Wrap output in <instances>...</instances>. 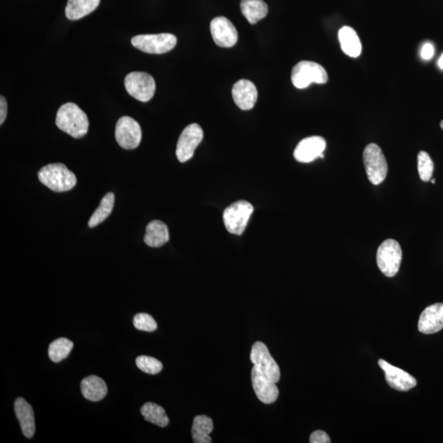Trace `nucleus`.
<instances>
[{"instance_id": "f257e3e1", "label": "nucleus", "mask_w": 443, "mask_h": 443, "mask_svg": "<svg viewBox=\"0 0 443 443\" xmlns=\"http://www.w3.org/2000/svg\"><path fill=\"white\" fill-rule=\"evenodd\" d=\"M55 123L60 130L77 139L85 137L89 130L87 115L78 105L71 102L59 109Z\"/></svg>"}, {"instance_id": "f03ea898", "label": "nucleus", "mask_w": 443, "mask_h": 443, "mask_svg": "<svg viewBox=\"0 0 443 443\" xmlns=\"http://www.w3.org/2000/svg\"><path fill=\"white\" fill-rule=\"evenodd\" d=\"M40 182L55 192L72 190L77 185L76 175L63 164H49L40 169L38 173Z\"/></svg>"}, {"instance_id": "7ed1b4c3", "label": "nucleus", "mask_w": 443, "mask_h": 443, "mask_svg": "<svg viewBox=\"0 0 443 443\" xmlns=\"http://www.w3.org/2000/svg\"><path fill=\"white\" fill-rule=\"evenodd\" d=\"M329 80L327 73L320 64L311 61H301L292 71V81L298 89L306 88L311 83L325 84Z\"/></svg>"}, {"instance_id": "20e7f679", "label": "nucleus", "mask_w": 443, "mask_h": 443, "mask_svg": "<svg viewBox=\"0 0 443 443\" xmlns=\"http://www.w3.org/2000/svg\"><path fill=\"white\" fill-rule=\"evenodd\" d=\"M403 251L400 244L395 240L387 239L382 242L377 251L378 269L389 278L398 273Z\"/></svg>"}, {"instance_id": "39448f33", "label": "nucleus", "mask_w": 443, "mask_h": 443, "mask_svg": "<svg viewBox=\"0 0 443 443\" xmlns=\"http://www.w3.org/2000/svg\"><path fill=\"white\" fill-rule=\"evenodd\" d=\"M363 160L369 181L375 186L384 182L389 169L381 148L373 143L368 145L364 150Z\"/></svg>"}, {"instance_id": "423d86ee", "label": "nucleus", "mask_w": 443, "mask_h": 443, "mask_svg": "<svg viewBox=\"0 0 443 443\" xmlns=\"http://www.w3.org/2000/svg\"><path fill=\"white\" fill-rule=\"evenodd\" d=\"M253 211V205L247 201H240L233 203L224 210V223L226 229L230 233L240 236L246 230Z\"/></svg>"}, {"instance_id": "0eeeda50", "label": "nucleus", "mask_w": 443, "mask_h": 443, "mask_svg": "<svg viewBox=\"0 0 443 443\" xmlns=\"http://www.w3.org/2000/svg\"><path fill=\"white\" fill-rule=\"evenodd\" d=\"M134 47L148 54H162L169 52L177 45L173 34L138 35L132 39Z\"/></svg>"}, {"instance_id": "6e6552de", "label": "nucleus", "mask_w": 443, "mask_h": 443, "mask_svg": "<svg viewBox=\"0 0 443 443\" xmlns=\"http://www.w3.org/2000/svg\"><path fill=\"white\" fill-rule=\"evenodd\" d=\"M124 85L127 93L141 102H148L155 93V81L146 72L129 73L124 80Z\"/></svg>"}, {"instance_id": "1a4fd4ad", "label": "nucleus", "mask_w": 443, "mask_h": 443, "mask_svg": "<svg viewBox=\"0 0 443 443\" xmlns=\"http://www.w3.org/2000/svg\"><path fill=\"white\" fill-rule=\"evenodd\" d=\"M115 137L118 145L125 150L136 149L139 146L142 132L139 123L131 117L120 118L115 128Z\"/></svg>"}, {"instance_id": "9d476101", "label": "nucleus", "mask_w": 443, "mask_h": 443, "mask_svg": "<svg viewBox=\"0 0 443 443\" xmlns=\"http://www.w3.org/2000/svg\"><path fill=\"white\" fill-rule=\"evenodd\" d=\"M204 137L202 128L197 123H192L184 129L180 135L176 155L179 162L185 163L190 160L198 146Z\"/></svg>"}, {"instance_id": "9b49d317", "label": "nucleus", "mask_w": 443, "mask_h": 443, "mask_svg": "<svg viewBox=\"0 0 443 443\" xmlns=\"http://www.w3.org/2000/svg\"><path fill=\"white\" fill-rule=\"evenodd\" d=\"M251 361L254 366L257 367L260 371L271 378L274 382H278L280 380L281 372L279 364L275 359L272 357L265 343L257 341L253 345L250 355Z\"/></svg>"}, {"instance_id": "f8f14e48", "label": "nucleus", "mask_w": 443, "mask_h": 443, "mask_svg": "<svg viewBox=\"0 0 443 443\" xmlns=\"http://www.w3.org/2000/svg\"><path fill=\"white\" fill-rule=\"evenodd\" d=\"M212 37L216 45L231 48L237 44L238 33L232 22L225 17H217L210 23Z\"/></svg>"}, {"instance_id": "ddd939ff", "label": "nucleus", "mask_w": 443, "mask_h": 443, "mask_svg": "<svg viewBox=\"0 0 443 443\" xmlns=\"http://www.w3.org/2000/svg\"><path fill=\"white\" fill-rule=\"evenodd\" d=\"M251 380L254 391L261 403L265 404L275 403L279 394L276 382L256 366H254L251 371Z\"/></svg>"}, {"instance_id": "4468645a", "label": "nucleus", "mask_w": 443, "mask_h": 443, "mask_svg": "<svg viewBox=\"0 0 443 443\" xmlns=\"http://www.w3.org/2000/svg\"><path fill=\"white\" fill-rule=\"evenodd\" d=\"M378 366L384 371L387 382L392 389L407 391L417 386V380L403 369L391 366L384 359H380Z\"/></svg>"}, {"instance_id": "2eb2a0df", "label": "nucleus", "mask_w": 443, "mask_h": 443, "mask_svg": "<svg viewBox=\"0 0 443 443\" xmlns=\"http://www.w3.org/2000/svg\"><path fill=\"white\" fill-rule=\"evenodd\" d=\"M326 148V141L321 137L304 138L294 151V158L300 163H311L320 158Z\"/></svg>"}, {"instance_id": "dca6fc26", "label": "nucleus", "mask_w": 443, "mask_h": 443, "mask_svg": "<svg viewBox=\"0 0 443 443\" xmlns=\"http://www.w3.org/2000/svg\"><path fill=\"white\" fill-rule=\"evenodd\" d=\"M423 334H433L443 329V303H436L424 309L418 324Z\"/></svg>"}, {"instance_id": "f3484780", "label": "nucleus", "mask_w": 443, "mask_h": 443, "mask_svg": "<svg viewBox=\"0 0 443 443\" xmlns=\"http://www.w3.org/2000/svg\"><path fill=\"white\" fill-rule=\"evenodd\" d=\"M232 93L234 102L242 110H250L256 103L258 92L251 81L243 79L235 83Z\"/></svg>"}, {"instance_id": "a211bd4d", "label": "nucleus", "mask_w": 443, "mask_h": 443, "mask_svg": "<svg viewBox=\"0 0 443 443\" xmlns=\"http://www.w3.org/2000/svg\"><path fill=\"white\" fill-rule=\"evenodd\" d=\"M16 417L20 421L25 437L31 438L36 432L35 414L31 405L23 398H17L15 403Z\"/></svg>"}, {"instance_id": "6ab92c4d", "label": "nucleus", "mask_w": 443, "mask_h": 443, "mask_svg": "<svg viewBox=\"0 0 443 443\" xmlns=\"http://www.w3.org/2000/svg\"><path fill=\"white\" fill-rule=\"evenodd\" d=\"M83 396L91 401H99L104 398L108 392L107 384L98 376L86 377L81 382Z\"/></svg>"}, {"instance_id": "aec40b11", "label": "nucleus", "mask_w": 443, "mask_h": 443, "mask_svg": "<svg viewBox=\"0 0 443 443\" xmlns=\"http://www.w3.org/2000/svg\"><path fill=\"white\" fill-rule=\"evenodd\" d=\"M145 243L150 247H160L169 241L168 226L160 220L151 221L147 225Z\"/></svg>"}, {"instance_id": "412c9836", "label": "nucleus", "mask_w": 443, "mask_h": 443, "mask_svg": "<svg viewBox=\"0 0 443 443\" xmlns=\"http://www.w3.org/2000/svg\"><path fill=\"white\" fill-rule=\"evenodd\" d=\"M341 49L349 57L357 58L362 52L361 40L352 27L345 26L339 33Z\"/></svg>"}, {"instance_id": "4be33fe9", "label": "nucleus", "mask_w": 443, "mask_h": 443, "mask_svg": "<svg viewBox=\"0 0 443 443\" xmlns=\"http://www.w3.org/2000/svg\"><path fill=\"white\" fill-rule=\"evenodd\" d=\"M100 3V0H68L66 17L70 20H81L95 11Z\"/></svg>"}, {"instance_id": "5701e85b", "label": "nucleus", "mask_w": 443, "mask_h": 443, "mask_svg": "<svg viewBox=\"0 0 443 443\" xmlns=\"http://www.w3.org/2000/svg\"><path fill=\"white\" fill-rule=\"evenodd\" d=\"M214 423L207 415H197L192 424V438L195 443H210V435L213 431Z\"/></svg>"}, {"instance_id": "b1692460", "label": "nucleus", "mask_w": 443, "mask_h": 443, "mask_svg": "<svg viewBox=\"0 0 443 443\" xmlns=\"http://www.w3.org/2000/svg\"><path fill=\"white\" fill-rule=\"evenodd\" d=\"M241 10L247 21L254 25L266 17L269 8L264 0H242Z\"/></svg>"}, {"instance_id": "393cba45", "label": "nucleus", "mask_w": 443, "mask_h": 443, "mask_svg": "<svg viewBox=\"0 0 443 443\" xmlns=\"http://www.w3.org/2000/svg\"><path fill=\"white\" fill-rule=\"evenodd\" d=\"M141 413L145 421L150 422L161 428L168 426L169 419L162 406L153 403H147L142 406Z\"/></svg>"}, {"instance_id": "a878e982", "label": "nucleus", "mask_w": 443, "mask_h": 443, "mask_svg": "<svg viewBox=\"0 0 443 443\" xmlns=\"http://www.w3.org/2000/svg\"><path fill=\"white\" fill-rule=\"evenodd\" d=\"M115 202V196L112 192L106 194L102 200H101L100 205L97 210L94 212L93 215L91 217L88 222V226L90 228H95L103 222L109 218V216L112 213Z\"/></svg>"}, {"instance_id": "bb28decb", "label": "nucleus", "mask_w": 443, "mask_h": 443, "mask_svg": "<svg viewBox=\"0 0 443 443\" xmlns=\"http://www.w3.org/2000/svg\"><path fill=\"white\" fill-rule=\"evenodd\" d=\"M73 348L72 341L61 338L53 341L49 347V357L53 362L59 363L66 359Z\"/></svg>"}, {"instance_id": "cd10ccee", "label": "nucleus", "mask_w": 443, "mask_h": 443, "mask_svg": "<svg viewBox=\"0 0 443 443\" xmlns=\"http://www.w3.org/2000/svg\"><path fill=\"white\" fill-rule=\"evenodd\" d=\"M435 164L430 156L426 151H421L418 155V172L423 182L430 181Z\"/></svg>"}, {"instance_id": "c85d7f7f", "label": "nucleus", "mask_w": 443, "mask_h": 443, "mask_svg": "<svg viewBox=\"0 0 443 443\" xmlns=\"http://www.w3.org/2000/svg\"><path fill=\"white\" fill-rule=\"evenodd\" d=\"M137 366L141 369V371L149 375H157L160 372L162 371L163 364L158 359L147 357V355H141L136 359Z\"/></svg>"}, {"instance_id": "c756f323", "label": "nucleus", "mask_w": 443, "mask_h": 443, "mask_svg": "<svg viewBox=\"0 0 443 443\" xmlns=\"http://www.w3.org/2000/svg\"><path fill=\"white\" fill-rule=\"evenodd\" d=\"M133 325L141 331L154 332L157 329L155 318L145 313H137L133 318Z\"/></svg>"}, {"instance_id": "7c9ffc66", "label": "nucleus", "mask_w": 443, "mask_h": 443, "mask_svg": "<svg viewBox=\"0 0 443 443\" xmlns=\"http://www.w3.org/2000/svg\"><path fill=\"white\" fill-rule=\"evenodd\" d=\"M311 443H330V437L325 431L317 430L312 433L310 437Z\"/></svg>"}, {"instance_id": "2f4dec72", "label": "nucleus", "mask_w": 443, "mask_h": 443, "mask_svg": "<svg viewBox=\"0 0 443 443\" xmlns=\"http://www.w3.org/2000/svg\"><path fill=\"white\" fill-rule=\"evenodd\" d=\"M435 54V47L430 43L424 44L421 50V57L424 60L431 59Z\"/></svg>"}, {"instance_id": "473e14b6", "label": "nucleus", "mask_w": 443, "mask_h": 443, "mask_svg": "<svg viewBox=\"0 0 443 443\" xmlns=\"http://www.w3.org/2000/svg\"><path fill=\"white\" fill-rule=\"evenodd\" d=\"M8 113L7 100L3 95L0 97V124L6 121Z\"/></svg>"}, {"instance_id": "72a5a7b5", "label": "nucleus", "mask_w": 443, "mask_h": 443, "mask_svg": "<svg viewBox=\"0 0 443 443\" xmlns=\"http://www.w3.org/2000/svg\"><path fill=\"white\" fill-rule=\"evenodd\" d=\"M438 66L443 70V54H442L441 58L438 60Z\"/></svg>"}, {"instance_id": "f704fd0d", "label": "nucleus", "mask_w": 443, "mask_h": 443, "mask_svg": "<svg viewBox=\"0 0 443 443\" xmlns=\"http://www.w3.org/2000/svg\"><path fill=\"white\" fill-rule=\"evenodd\" d=\"M432 183L433 184H435L436 183V180L435 179H433L432 180Z\"/></svg>"}, {"instance_id": "c9c22d12", "label": "nucleus", "mask_w": 443, "mask_h": 443, "mask_svg": "<svg viewBox=\"0 0 443 443\" xmlns=\"http://www.w3.org/2000/svg\"><path fill=\"white\" fill-rule=\"evenodd\" d=\"M440 126H441V127H442V129L443 130V120H442V121L440 123Z\"/></svg>"}]
</instances>
